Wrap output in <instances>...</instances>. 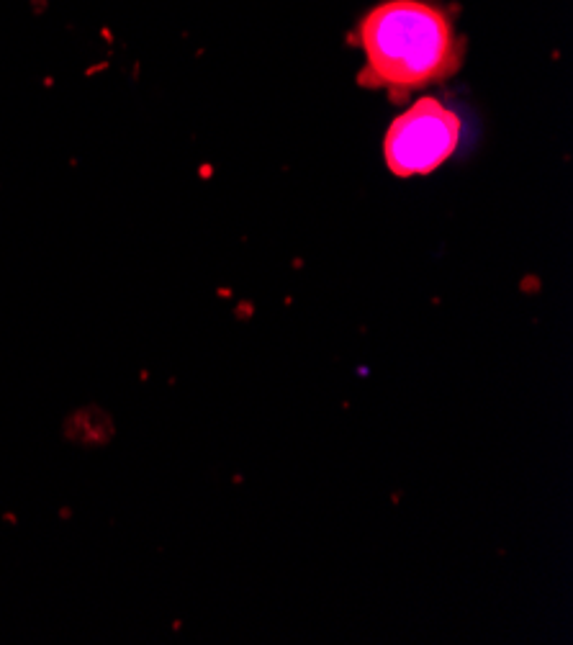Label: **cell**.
<instances>
[{
    "label": "cell",
    "mask_w": 573,
    "mask_h": 645,
    "mask_svg": "<svg viewBox=\"0 0 573 645\" xmlns=\"http://www.w3.org/2000/svg\"><path fill=\"white\" fill-rule=\"evenodd\" d=\"M365 88H386L403 98L409 90L445 80L460 67L463 47L450 18L424 0H388L360 24Z\"/></svg>",
    "instance_id": "6da1fadb"
},
{
    "label": "cell",
    "mask_w": 573,
    "mask_h": 645,
    "mask_svg": "<svg viewBox=\"0 0 573 645\" xmlns=\"http://www.w3.org/2000/svg\"><path fill=\"white\" fill-rule=\"evenodd\" d=\"M460 142L458 113L434 98L417 100L388 126L383 152L393 175H427L447 162Z\"/></svg>",
    "instance_id": "7a4b0ae2"
}]
</instances>
